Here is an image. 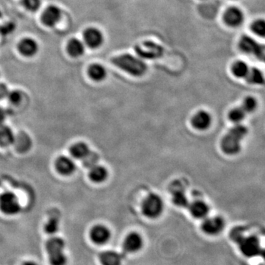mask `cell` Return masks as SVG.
<instances>
[{
    "label": "cell",
    "instance_id": "6da1fadb",
    "mask_svg": "<svg viewBox=\"0 0 265 265\" xmlns=\"http://www.w3.org/2000/svg\"><path fill=\"white\" fill-rule=\"evenodd\" d=\"M247 134L248 129L246 127L236 124L222 139L221 147L223 152L230 155L239 153L242 148L241 142Z\"/></svg>",
    "mask_w": 265,
    "mask_h": 265
},
{
    "label": "cell",
    "instance_id": "7a4b0ae2",
    "mask_svg": "<svg viewBox=\"0 0 265 265\" xmlns=\"http://www.w3.org/2000/svg\"><path fill=\"white\" fill-rule=\"evenodd\" d=\"M112 62L115 66L133 76H142L147 71L145 61L133 55L123 54L117 56L112 59Z\"/></svg>",
    "mask_w": 265,
    "mask_h": 265
},
{
    "label": "cell",
    "instance_id": "3957f363",
    "mask_svg": "<svg viewBox=\"0 0 265 265\" xmlns=\"http://www.w3.org/2000/svg\"><path fill=\"white\" fill-rule=\"evenodd\" d=\"M65 242L61 238L53 237L46 244V249L51 265H66L67 259L64 254Z\"/></svg>",
    "mask_w": 265,
    "mask_h": 265
},
{
    "label": "cell",
    "instance_id": "277c9868",
    "mask_svg": "<svg viewBox=\"0 0 265 265\" xmlns=\"http://www.w3.org/2000/svg\"><path fill=\"white\" fill-rule=\"evenodd\" d=\"M164 202L156 194H149L142 203V213L149 219L160 217L164 211Z\"/></svg>",
    "mask_w": 265,
    "mask_h": 265
},
{
    "label": "cell",
    "instance_id": "5b68a950",
    "mask_svg": "<svg viewBox=\"0 0 265 265\" xmlns=\"http://www.w3.org/2000/svg\"><path fill=\"white\" fill-rule=\"evenodd\" d=\"M136 54L142 59L154 60L159 59L164 54V48L153 41H147L138 44L135 47Z\"/></svg>",
    "mask_w": 265,
    "mask_h": 265
},
{
    "label": "cell",
    "instance_id": "8992f818",
    "mask_svg": "<svg viewBox=\"0 0 265 265\" xmlns=\"http://www.w3.org/2000/svg\"><path fill=\"white\" fill-rule=\"evenodd\" d=\"M236 242L239 245L241 253L245 257L252 258L261 254V245L260 239L257 236H244L243 235Z\"/></svg>",
    "mask_w": 265,
    "mask_h": 265
},
{
    "label": "cell",
    "instance_id": "52a82bcc",
    "mask_svg": "<svg viewBox=\"0 0 265 265\" xmlns=\"http://www.w3.org/2000/svg\"><path fill=\"white\" fill-rule=\"evenodd\" d=\"M0 209L8 215H13L19 212L20 204L15 194L7 192L0 195Z\"/></svg>",
    "mask_w": 265,
    "mask_h": 265
},
{
    "label": "cell",
    "instance_id": "ba28073f",
    "mask_svg": "<svg viewBox=\"0 0 265 265\" xmlns=\"http://www.w3.org/2000/svg\"><path fill=\"white\" fill-rule=\"evenodd\" d=\"M225 23L232 28H238L245 20L243 11L237 7H231L225 12L223 16Z\"/></svg>",
    "mask_w": 265,
    "mask_h": 265
},
{
    "label": "cell",
    "instance_id": "9c48e42d",
    "mask_svg": "<svg viewBox=\"0 0 265 265\" xmlns=\"http://www.w3.org/2000/svg\"><path fill=\"white\" fill-rule=\"evenodd\" d=\"M224 228V220L220 217H206L202 224L203 231L208 235H218Z\"/></svg>",
    "mask_w": 265,
    "mask_h": 265
},
{
    "label": "cell",
    "instance_id": "30bf717a",
    "mask_svg": "<svg viewBox=\"0 0 265 265\" xmlns=\"http://www.w3.org/2000/svg\"><path fill=\"white\" fill-rule=\"evenodd\" d=\"M84 36L86 44L91 49L99 48L104 42L103 34L97 28H88L84 32Z\"/></svg>",
    "mask_w": 265,
    "mask_h": 265
},
{
    "label": "cell",
    "instance_id": "8fae6325",
    "mask_svg": "<svg viewBox=\"0 0 265 265\" xmlns=\"http://www.w3.org/2000/svg\"><path fill=\"white\" fill-rule=\"evenodd\" d=\"M91 240L97 245H104L111 238V232L106 226L98 225L91 229L90 233Z\"/></svg>",
    "mask_w": 265,
    "mask_h": 265
},
{
    "label": "cell",
    "instance_id": "7c38bea8",
    "mask_svg": "<svg viewBox=\"0 0 265 265\" xmlns=\"http://www.w3.org/2000/svg\"><path fill=\"white\" fill-rule=\"evenodd\" d=\"M143 246V239L140 235L136 232L130 234L125 238L123 244V250L125 253L137 252Z\"/></svg>",
    "mask_w": 265,
    "mask_h": 265
},
{
    "label": "cell",
    "instance_id": "4fadbf2b",
    "mask_svg": "<svg viewBox=\"0 0 265 265\" xmlns=\"http://www.w3.org/2000/svg\"><path fill=\"white\" fill-rule=\"evenodd\" d=\"M194 128L199 131H205L209 128L211 124V117L209 113L205 111H200L195 114L192 119Z\"/></svg>",
    "mask_w": 265,
    "mask_h": 265
},
{
    "label": "cell",
    "instance_id": "5bb4252c",
    "mask_svg": "<svg viewBox=\"0 0 265 265\" xmlns=\"http://www.w3.org/2000/svg\"><path fill=\"white\" fill-rule=\"evenodd\" d=\"M58 172L63 176H70L75 173L76 166L72 158L66 156H60L56 162Z\"/></svg>",
    "mask_w": 265,
    "mask_h": 265
},
{
    "label": "cell",
    "instance_id": "9a60e30c",
    "mask_svg": "<svg viewBox=\"0 0 265 265\" xmlns=\"http://www.w3.org/2000/svg\"><path fill=\"white\" fill-rule=\"evenodd\" d=\"M189 211L197 219H205L209 214V207L206 203L202 201H195L189 205Z\"/></svg>",
    "mask_w": 265,
    "mask_h": 265
},
{
    "label": "cell",
    "instance_id": "2e32d148",
    "mask_svg": "<svg viewBox=\"0 0 265 265\" xmlns=\"http://www.w3.org/2000/svg\"><path fill=\"white\" fill-rule=\"evenodd\" d=\"M60 16H61V11L60 9L56 6L51 5L47 7L43 13V22L47 26L53 27L59 22Z\"/></svg>",
    "mask_w": 265,
    "mask_h": 265
},
{
    "label": "cell",
    "instance_id": "e0dca14e",
    "mask_svg": "<svg viewBox=\"0 0 265 265\" xmlns=\"http://www.w3.org/2000/svg\"><path fill=\"white\" fill-rule=\"evenodd\" d=\"M19 51L24 56L31 57L36 54L38 50V44L32 38H25L19 45Z\"/></svg>",
    "mask_w": 265,
    "mask_h": 265
},
{
    "label": "cell",
    "instance_id": "ac0fdd59",
    "mask_svg": "<svg viewBox=\"0 0 265 265\" xmlns=\"http://www.w3.org/2000/svg\"><path fill=\"white\" fill-rule=\"evenodd\" d=\"M122 257L115 251H108L100 255V261L103 265H121Z\"/></svg>",
    "mask_w": 265,
    "mask_h": 265
},
{
    "label": "cell",
    "instance_id": "d6986e66",
    "mask_svg": "<svg viewBox=\"0 0 265 265\" xmlns=\"http://www.w3.org/2000/svg\"><path fill=\"white\" fill-rule=\"evenodd\" d=\"M108 176V170L103 166L96 165L90 170L89 177L94 183H100L105 181Z\"/></svg>",
    "mask_w": 265,
    "mask_h": 265
},
{
    "label": "cell",
    "instance_id": "ffe728a7",
    "mask_svg": "<svg viewBox=\"0 0 265 265\" xmlns=\"http://www.w3.org/2000/svg\"><path fill=\"white\" fill-rule=\"evenodd\" d=\"M15 136L11 128L7 125H0V145L8 147L14 143Z\"/></svg>",
    "mask_w": 265,
    "mask_h": 265
},
{
    "label": "cell",
    "instance_id": "44dd1931",
    "mask_svg": "<svg viewBox=\"0 0 265 265\" xmlns=\"http://www.w3.org/2000/svg\"><path fill=\"white\" fill-rule=\"evenodd\" d=\"M89 152V147L87 144L84 142L75 144L70 148L71 155L77 159H84Z\"/></svg>",
    "mask_w": 265,
    "mask_h": 265
},
{
    "label": "cell",
    "instance_id": "7402d4cb",
    "mask_svg": "<svg viewBox=\"0 0 265 265\" xmlns=\"http://www.w3.org/2000/svg\"><path fill=\"white\" fill-rule=\"evenodd\" d=\"M88 75L91 79L98 82V81H103L106 78L107 72L104 66L96 63L90 66L88 69Z\"/></svg>",
    "mask_w": 265,
    "mask_h": 265
},
{
    "label": "cell",
    "instance_id": "603a6c76",
    "mask_svg": "<svg viewBox=\"0 0 265 265\" xmlns=\"http://www.w3.org/2000/svg\"><path fill=\"white\" fill-rule=\"evenodd\" d=\"M68 51L73 57H79L84 55L85 51V46L82 41L77 38L71 40L68 44Z\"/></svg>",
    "mask_w": 265,
    "mask_h": 265
},
{
    "label": "cell",
    "instance_id": "cb8c5ba5",
    "mask_svg": "<svg viewBox=\"0 0 265 265\" xmlns=\"http://www.w3.org/2000/svg\"><path fill=\"white\" fill-rule=\"evenodd\" d=\"M245 78L249 84L254 85H262L265 81L264 74L257 68L250 69L249 72Z\"/></svg>",
    "mask_w": 265,
    "mask_h": 265
},
{
    "label": "cell",
    "instance_id": "d4e9b609",
    "mask_svg": "<svg viewBox=\"0 0 265 265\" xmlns=\"http://www.w3.org/2000/svg\"><path fill=\"white\" fill-rule=\"evenodd\" d=\"M232 72L238 78H245L249 72L250 68L245 62L238 60L232 66Z\"/></svg>",
    "mask_w": 265,
    "mask_h": 265
},
{
    "label": "cell",
    "instance_id": "484cf974",
    "mask_svg": "<svg viewBox=\"0 0 265 265\" xmlns=\"http://www.w3.org/2000/svg\"><path fill=\"white\" fill-rule=\"evenodd\" d=\"M173 201L177 206L185 208L189 206V203L187 197L181 189H176L173 192Z\"/></svg>",
    "mask_w": 265,
    "mask_h": 265
},
{
    "label": "cell",
    "instance_id": "4316f807",
    "mask_svg": "<svg viewBox=\"0 0 265 265\" xmlns=\"http://www.w3.org/2000/svg\"><path fill=\"white\" fill-rule=\"evenodd\" d=\"M246 112L242 107L235 108L229 112V118L231 121L236 124L240 123L245 119Z\"/></svg>",
    "mask_w": 265,
    "mask_h": 265
},
{
    "label": "cell",
    "instance_id": "83f0119b",
    "mask_svg": "<svg viewBox=\"0 0 265 265\" xmlns=\"http://www.w3.org/2000/svg\"><path fill=\"white\" fill-rule=\"evenodd\" d=\"M251 30L257 36L265 38V20L260 19L254 21L251 25Z\"/></svg>",
    "mask_w": 265,
    "mask_h": 265
},
{
    "label": "cell",
    "instance_id": "f1b7e54d",
    "mask_svg": "<svg viewBox=\"0 0 265 265\" xmlns=\"http://www.w3.org/2000/svg\"><path fill=\"white\" fill-rule=\"evenodd\" d=\"M257 106H258V103H257V100L254 97H247L244 100L241 107L246 112V114H248L254 112L257 109Z\"/></svg>",
    "mask_w": 265,
    "mask_h": 265
},
{
    "label": "cell",
    "instance_id": "f546056e",
    "mask_svg": "<svg viewBox=\"0 0 265 265\" xmlns=\"http://www.w3.org/2000/svg\"><path fill=\"white\" fill-rule=\"evenodd\" d=\"M99 157L96 152H90L85 158L83 159L84 165L87 168H92L94 166L97 165Z\"/></svg>",
    "mask_w": 265,
    "mask_h": 265
},
{
    "label": "cell",
    "instance_id": "4dcf8cb0",
    "mask_svg": "<svg viewBox=\"0 0 265 265\" xmlns=\"http://www.w3.org/2000/svg\"><path fill=\"white\" fill-rule=\"evenodd\" d=\"M59 219L56 217H52L50 220L47 222L45 226V232L49 235H53L56 233L59 230Z\"/></svg>",
    "mask_w": 265,
    "mask_h": 265
},
{
    "label": "cell",
    "instance_id": "1f68e13d",
    "mask_svg": "<svg viewBox=\"0 0 265 265\" xmlns=\"http://www.w3.org/2000/svg\"><path fill=\"white\" fill-rule=\"evenodd\" d=\"M7 97L8 98L9 101L13 104H19L22 101V94L20 91L14 90V91H9Z\"/></svg>",
    "mask_w": 265,
    "mask_h": 265
},
{
    "label": "cell",
    "instance_id": "d6a6232c",
    "mask_svg": "<svg viewBox=\"0 0 265 265\" xmlns=\"http://www.w3.org/2000/svg\"><path fill=\"white\" fill-rule=\"evenodd\" d=\"M24 6L31 11H35L39 8L41 0H22Z\"/></svg>",
    "mask_w": 265,
    "mask_h": 265
},
{
    "label": "cell",
    "instance_id": "836d02e7",
    "mask_svg": "<svg viewBox=\"0 0 265 265\" xmlns=\"http://www.w3.org/2000/svg\"><path fill=\"white\" fill-rule=\"evenodd\" d=\"M8 93L9 91L7 86L4 84H0V100L4 98V97H7Z\"/></svg>",
    "mask_w": 265,
    "mask_h": 265
},
{
    "label": "cell",
    "instance_id": "e575fe53",
    "mask_svg": "<svg viewBox=\"0 0 265 265\" xmlns=\"http://www.w3.org/2000/svg\"><path fill=\"white\" fill-rule=\"evenodd\" d=\"M14 29V25L12 23L7 24V25H4L1 28V31L2 33L7 34L11 32L13 29Z\"/></svg>",
    "mask_w": 265,
    "mask_h": 265
},
{
    "label": "cell",
    "instance_id": "d590c367",
    "mask_svg": "<svg viewBox=\"0 0 265 265\" xmlns=\"http://www.w3.org/2000/svg\"><path fill=\"white\" fill-rule=\"evenodd\" d=\"M6 117H7V114H6L5 111L0 108V125H3L4 123Z\"/></svg>",
    "mask_w": 265,
    "mask_h": 265
},
{
    "label": "cell",
    "instance_id": "8d00e7d4",
    "mask_svg": "<svg viewBox=\"0 0 265 265\" xmlns=\"http://www.w3.org/2000/svg\"><path fill=\"white\" fill-rule=\"evenodd\" d=\"M22 265H37V264H35V263H32V262H25Z\"/></svg>",
    "mask_w": 265,
    "mask_h": 265
},
{
    "label": "cell",
    "instance_id": "74e56055",
    "mask_svg": "<svg viewBox=\"0 0 265 265\" xmlns=\"http://www.w3.org/2000/svg\"><path fill=\"white\" fill-rule=\"evenodd\" d=\"M260 255L263 257V258L265 260V249H262L261 254Z\"/></svg>",
    "mask_w": 265,
    "mask_h": 265
}]
</instances>
